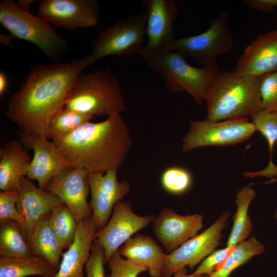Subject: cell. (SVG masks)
<instances>
[{
  "mask_svg": "<svg viewBox=\"0 0 277 277\" xmlns=\"http://www.w3.org/2000/svg\"><path fill=\"white\" fill-rule=\"evenodd\" d=\"M91 66L88 56L69 62L33 65L5 112L19 130L46 137L54 114L64 106L77 77Z\"/></svg>",
  "mask_w": 277,
  "mask_h": 277,
  "instance_id": "1",
  "label": "cell"
},
{
  "mask_svg": "<svg viewBox=\"0 0 277 277\" xmlns=\"http://www.w3.org/2000/svg\"><path fill=\"white\" fill-rule=\"evenodd\" d=\"M63 157L74 167L105 173L123 164L132 141L120 114L99 123L88 122L55 141Z\"/></svg>",
  "mask_w": 277,
  "mask_h": 277,
  "instance_id": "2",
  "label": "cell"
},
{
  "mask_svg": "<svg viewBox=\"0 0 277 277\" xmlns=\"http://www.w3.org/2000/svg\"><path fill=\"white\" fill-rule=\"evenodd\" d=\"M260 77L240 76L234 71L219 72L205 97L206 119L219 122L248 118L262 110Z\"/></svg>",
  "mask_w": 277,
  "mask_h": 277,
  "instance_id": "3",
  "label": "cell"
},
{
  "mask_svg": "<svg viewBox=\"0 0 277 277\" xmlns=\"http://www.w3.org/2000/svg\"><path fill=\"white\" fill-rule=\"evenodd\" d=\"M64 107L92 116H109L126 110L117 79L110 66L77 77Z\"/></svg>",
  "mask_w": 277,
  "mask_h": 277,
  "instance_id": "4",
  "label": "cell"
},
{
  "mask_svg": "<svg viewBox=\"0 0 277 277\" xmlns=\"http://www.w3.org/2000/svg\"><path fill=\"white\" fill-rule=\"evenodd\" d=\"M32 0L0 2V23L14 37L33 44L53 62L68 51L67 42L51 24L30 11Z\"/></svg>",
  "mask_w": 277,
  "mask_h": 277,
  "instance_id": "5",
  "label": "cell"
},
{
  "mask_svg": "<svg viewBox=\"0 0 277 277\" xmlns=\"http://www.w3.org/2000/svg\"><path fill=\"white\" fill-rule=\"evenodd\" d=\"M147 66L163 79L172 92H187L201 105L207 90L220 72L217 63L195 67L188 64L185 56L174 50H166L146 60Z\"/></svg>",
  "mask_w": 277,
  "mask_h": 277,
  "instance_id": "6",
  "label": "cell"
},
{
  "mask_svg": "<svg viewBox=\"0 0 277 277\" xmlns=\"http://www.w3.org/2000/svg\"><path fill=\"white\" fill-rule=\"evenodd\" d=\"M230 13L223 11L209 21L203 33L174 39L167 50L176 51L202 66L217 63V58L232 50L234 39L229 25Z\"/></svg>",
  "mask_w": 277,
  "mask_h": 277,
  "instance_id": "7",
  "label": "cell"
},
{
  "mask_svg": "<svg viewBox=\"0 0 277 277\" xmlns=\"http://www.w3.org/2000/svg\"><path fill=\"white\" fill-rule=\"evenodd\" d=\"M145 11L121 18L101 32L91 42L88 55L91 65L107 56L131 57L142 53L145 45Z\"/></svg>",
  "mask_w": 277,
  "mask_h": 277,
  "instance_id": "8",
  "label": "cell"
},
{
  "mask_svg": "<svg viewBox=\"0 0 277 277\" xmlns=\"http://www.w3.org/2000/svg\"><path fill=\"white\" fill-rule=\"evenodd\" d=\"M188 132L183 139L182 151L187 152L204 146H228L248 140L256 131L248 118L214 122L191 121Z\"/></svg>",
  "mask_w": 277,
  "mask_h": 277,
  "instance_id": "9",
  "label": "cell"
},
{
  "mask_svg": "<svg viewBox=\"0 0 277 277\" xmlns=\"http://www.w3.org/2000/svg\"><path fill=\"white\" fill-rule=\"evenodd\" d=\"M142 5L147 19L146 41L141 55L146 61L167 50L174 40L173 25L180 9L174 0H144Z\"/></svg>",
  "mask_w": 277,
  "mask_h": 277,
  "instance_id": "10",
  "label": "cell"
},
{
  "mask_svg": "<svg viewBox=\"0 0 277 277\" xmlns=\"http://www.w3.org/2000/svg\"><path fill=\"white\" fill-rule=\"evenodd\" d=\"M154 219L153 215L135 214L129 201L118 202L107 223L95 233L93 243L104 249L105 263L133 234L153 223Z\"/></svg>",
  "mask_w": 277,
  "mask_h": 277,
  "instance_id": "11",
  "label": "cell"
},
{
  "mask_svg": "<svg viewBox=\"0 0 277 277\" xmlns=\"http://www.w3.org/2000/svg\"><path fill=\"white\" fill-rule=\"evenodd\" d=\"M17 133L23 145L33 151L26 176L36 180L40 189L45 190L52 179L74 167L63 157L54 142L45 136L21 130Z\"/></svg>",
  "mask_w": 277,
  "mask_h": 277,
  "instance_id": "12",
  "label": "cell"
},
{
  "mask_svg": "<svg viewBox=\"0 0 277 277\" xmlns=\"http://www.w3.org/2000/svg\"><path fill=\"white\" fill-rule=\"evenodd\" d=\"M230 212L226 211L209 228L190 239L169 254L161 277H171L186 266L193 268L219 245Z\"/></svg>",
  "mask_w": 277,
  "mask_h": 277,
  "instance_id": "13",
  "label": "cell"
},
{
  "mask_svg": "<svg viewBox=\"0 0 277 277\" xmlns=\"http://www.w3.org/2000/svg\"><path fill=\"white\" fill-rule=\"evenodd\" d=\"M100 8L95 0H42L38 16L58 27L75 29L96 26Z\"/></svg>",
  "mask_w": 277,
  "mask_h": 277,
  "instance_id": "14",
  "label": "cell"
},
{
  "mask_svg": "<svg viewBox=\"0 0 277 277\" xmlns=\"http://www.w3.org/2000/svg\"><path fill=\"white\" fill-rule=\"evenodd\" d=\"M117 170L114 168L105 173H88L87 180L91 193L89 204L97 230L106 225L115 205L130 191L129 183L118 181Z\"/></svg>",
  "mask_w": 277,
  "mask_h": 277,
  "instance_id": "15",
  "label": "cell"
},
{
  "mask_svg": "<svg viewBox=\"0 0 277 277\" xmlns=\"http://www.w3.org/2000/svg\"><path fill=\"white\" fill-rule=\"evenodd\" d=\"M84 169L75 167L63 171L52 179L45 190L58 196L73 213L77 222L92 217L87 197L90 192Z\"/></svg>",
  "mask_w": 277,
  "mask_h": 277,
  "instance_id": "16",
  "label": "cell"
},
{
  "mask_svg": "<svg viewBox=\"0 0 277 277\" xmlns=\"http://www.w3.org/2000/svg\"><path fill=\"white\" fill-rule=\"evenodd\" d=\"M203 222L201 214L182 215L165 207L155 217L152 228L153 234L169 254L196 236L203 228Z\"/></svg>",
  "mask_w": 277,
  "mask_h": 277,
  "instance_id": "17",
  "label": "cell"
},
{
  "mask_svg": "<svg viewBox=\"0 0 277 277\" xmlns=\"http://www.w3.org/2000/svg\"><path fill=\"white\" fill-rule=\"evenodd\" d=\"M18 191L16 207L22 219L18 225L28 241L37 223L64 203L52 193L37 188L27 176L22 178Z\"/></svg>",
  "mask_w": 277,
  "mask_h": 277,
  "instance_id": "18",
  "label": "cell"
},
{
  "mask_svg": "<svg viewBox=\"0 0 277 277\" xmlns=\"http://www.w3.org/2000/svg\"><path fill=\"white\" fill-rule=\"evenodd\" d=\"M277 69V30L258 36L240 57L234 72L261 76Z\"/></svg>",
  "mask_w": 277,
  "mask_h": 277,
  "instance_id": "19",
  "label": "cell"
},
{
  "mask_svg": "<svg viewBox=\"0 0 277 277\" xmlns=\"http://www.w3.org/2000/svg\"><path fill=\"white\" fill-rule=\"evenodd\" d=\"M96 231L92 217L78 222L74 241L63 253L54 277H84V267L90 256Z\"/></svg>",
  "mask_w": 277,
  "mask_h": 277,
  "instance_id": "20",
  "label": "cell"
},
{
  "mask_svg": "<svg viewBox=\"0 0 277 277\" xmlns=\"http://www.w3.org/2000/svg\"><path fill=\"white\" fill-rule=\"evenodd\" d=\"M119 252L132 263L145 268L151 277H161L167 254L152 237L136 234L122 245Z\"/></svg>",
  "mask_w": 277,
  "mask_h": 277,
  "instance_id": "21",
  "label": "cell"
},
{
  "mask_svg": "<svg viewBox=\"0 0 277 277\" xmlns=\"http://www.w3.org/2000/svg\"><path fill=\"white\" fill-rule=\"evenodd\" d=\"M31 159L19 140L12 139L0 148L1 191L18 190Z\"/></svg>",
  "mask_w": 277,
  "mask_h": 277,
  "instance_id": "22",
  "label": "cell"
},
{
  "mask_svg": "<svg viewBox=\"0 0 277 277\" xmlns=\"http://www.w3.org/2000/svg\"><path fill=\"white\" fill-rule=\"evenodd\" d=\"M28 243L32 255L43 256L58 269L64 248L50 226L49 214L37 223Z\"/></svg>",
  "mask_w": 277,
  "mask_h": 277,
  "instance_id": "23",
  "label": "cell"
},
{
  "mask_svg": "<svg viewBox=\"0 0 277 277\" xmlns=\"http://www.w3.org/2000/svg\"><path fill=\"white\" fill-rule=\"evenodd\" d=\"M58 270L41 256H0V277H54Z\"/></svg>",
  "mask_w": 277,
  "mask_h": 277,
  "instance_id": "24",
  "label": "cell"
},
{
  "mask_svg": "<svg viewBox=\"0 0 277 277\" xmlns=\"http://www.w3.org/2000/svg\"><path fill=\"white\" fill-rule=\"evenodd\" d=\"M255 195V191L250 185L245 186L238 192L235 203L236 212L233 217V225L229 235L226 247H232L244 241L252 230V225L248 215L250 203Z\"/></svg>",
  "mask_w": 277,
  "mask_h": 277,
  "instance_id": "25",
  "label": "cell"
},
{
  "mask_svg": "<svg viewBox=\"0 0 277 277\" xmlns=\"http://www.w3.org/2000/svg\"><path fill=\"white\" fill-rule=\"evenodd\" d=\"M0 256L10 258L32 256L28 240L18 224L14 221H1Z\"/></svg>",
  "mask_w": 277,
  "mask_h": 277,
  "instance_id": "26",
  "label": "cell"
},
{
  "mask_svg": "<svg viewBox=\"0 0 277 277\" xmlns=\"http://www.w3.org/2000/svg\"><path fill=\"white\" fill-rule=\"evenodd\" d=\"M264 251L263 245L253 235L247 241L234 246L222 264L209 275V277H228L236 268Z\"/></svg>",
  "mask_w": 277,
  "mask_h": 277,
  "instance_id": "27",
  "label": "cell"
},
{
  "mask_svg": "<svg viewBox=\"0 0 277 277\" xmlns=\"http://www.w3.org/2000/svg\"><path fill=\"white\" fill-rule=\"evenodd\" d=\"M93 117L64 106L50 120L46 138L55 141L64 137L84 124L90 122Z\"/></svg>",
  "mask_w": 277,
  "mask_h": 277,
  "instance_id": "28",
  "label": "cell"
},
{
  "mask_svg": "<svg viewBox=\"0 0 277 277\" xmlns=\"http://www.w3.org/2000/svg\"><path fill=\"white\" fill-rule=\"evenodd\" d=\"M251 118L256 131L260 132L266 140L269 150V163L266 168L260 171V174L267 177L277 176V166L272 159L273 149L277 142V112L261 110Z\"/></svg>",
  "mask_w": 277,
  "mask_h": 277,
  "instance_id": "29",
  "label": "cell"
},
{
  "mask_svg": "<svg viewBox=\"0 0 277 277\" xmlns=\"http://www.w3.org/2000/svg\"><path fill=\"white\" fill-rule=\"evenodd\" d=\"M49 223L61 245L68 248L74 241L77 227L78 222L73 213L62 204L50 211Z\"/></svg>",
  "mask_w": 277,
  "mask_h": 277,
  "instance_id": "30",
  "label": "cell"
},
{
  "mask_svg": "<svg viewBox=\"0 0 277 277\" xmlns=\"http://www.w3.org/2000/svg\"><path fill=\"white\" fill-rule=\"evenodd\" d=\"M193 183L192 176L189 170L180 166L166 168L161 176L163 189L171 194L180 195L188 191Z\"/></svg>",
  "mask_w": 277,
  "mask_h": 277,
  "instance_id": "31",
  "label": "cell"
},
{
  "mask_svg": "<svg viewBox=\"0 0 277 277\" xmlns=\"http://www.w3.org/2000/svg\"><path fill=\"white\" fill-rule=\"evenodd\" d=\"M262 110L277 112V69L260 77Z\"/></svg>",
  "mask_w": 277,
  "mask_h": 277,
  "instance_id": "32",
  "label": "cell"
},
{
  "mask_svg": "<svg viewBox=\"0 0 277 277\" xmlns=\"http://www.w3.org/2000/svg\"><path fill=\"white\" fill-rule=\"evenodd\" d=\"M107 263L110 271L107 277H137L142 272L147 271L122 256L119 250L112 254Z\"/></svg>",
  "mask_w": 277,
  "mask_h": 277,
  "instance_id": "33",
  "label": "cell"
},
{
  "mask_svg": "<svg viewBox=\"0 0 277 277\" xmlns=\"http://www.w3.org/2000/svg\"><path fill=\"white\" fill-rule=\"evenodd\" d=\"M18 196V190L0 192L1 221L11 220L18 224L22 222V219L16 207Z\"/></svg>",
  "mask_w": 277,
  "mask_h": 277,
  "instance_id": "34",
  "label": "cell"
},
{
  "mask_svg": "<svg viewBox=\"0 0 277 277\" xmlns=\"http://www.w3.org/2000/svg\"><path fill=\"white\" fill-rule=\"evenodd\" d=\"M233 247H226L211 253L193 273L197 276L210 275L222 264Z\"/></svg>",
  "mask_w": 277,
  "mask_h": 277,
  "instance_id": "35",
  "label": "cell"
},
{
  "mask_svg": "<svg viewBox=\"0 0 277 277\" xmlns=\"http://www.w3.org/2000/svg\"><path fill=\"white\" fill-rule=\"evenodd\" d=\"M105 263L104 249L93 243L90 255L85 266L86 277H105Z\"/></svg>",
  "mask_w": 277,
  "mask_h": 277,
  "instance_id": "36",
  "label": "cell"
},
{
  "mask_svg": "<svg viewBox=\"0 0 277 277\" xmlns=\"http://www.w3.org/2000/svg\"><path fill=\"white\" fill-rule=\"evenodd\" d=\"M242 3L249 8L264 13L271 12L277 8V0H244Z\"/></svg>",
  "mask_w": 277,
  "mask_h": 277,
  "instance_id": "37",
  "label": "cell"
},
{
  "mask_svg": "<svg viewBox=\"0 0 277 277\" xmlns=\"http://www.w3.org/2000/svg\"><path fill=\"white\" fill-rule=\"evenodd\" d=\"M8 86V79L6 74L0 72V95L3 96L6 92Z\"/></svg>",
  "mask_w": 277,
  "mask_h": 277,
  "instance_id": "38",
  "label": "cell"
},
{
  "mask_svg": "<svg viewBox=\"0 0 277 277\" xmlns=\"http://www.w3.org/2000/svg\"><path fill=\"white\" fill-rule=\"evenodd\" d=\"M14 37L12 35L0 34V43L6 47L12 48L13 44L12 38Z\"/></svg>",
  "mask_w": 277,
  "mask_h": 277,
  "instance_id": "39",
  "label": "cell"
},
{
  "mask_svg": "<svg viewBox=\"0 0 277 277\" xmlns=\"http://www.w3.org/2000/svg\"><path fill=\"white\" fill-rule=\"evenodd\" d=\"M173 277H203V276H197L193 273L191 274H187V269L186 267L183 268L176 271L173 274Z\"/></svg>",
  "mask_w": 277,
  "mask_h": 277,
  "instance_id": "40",
  "label": "cell"
},
{
  "mask_svg": "<svg viewBox=\"0 0 277 277\" xmlns=\"http://www.w3.org/2000/svg\"><path fill=\"white\" fill-rule=\"evenodd\" d=\"M277 181V179H271L270 180L268 181V182H265V184H268V183H273ZM274 217L275 219H277V209L275 211L274 213Z\"/></svg>",
  "mask_w": 277,
  "mask_h": 277,
  "instance_id": "41",
  "label": "cell"
}]
</instances>
